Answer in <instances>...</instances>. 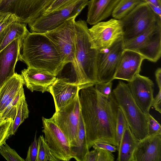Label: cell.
<instances>
[{
    "instance_id": "6da1fadb",
    "label": "cell",
    "mask_w": 161,
    "mask_h": 161,
    "mask_svg": "<svg viewBox=\"0 0 161 161\" xmlns=\"http://www.w3.org/2000/svg\"><path fill=\"white\" fill-rule=\"evenodd\" d=\"M81 112L88 147L97 141L117 146L116 126L119 108L112 92L108 97L98 92L94 86L80 91Z\"/></svg>"
},
{
    "instance_id": "7a4b0ae2",
    "label": "cell",
    "mask_w": 161,
    "mask_h": 161,
    "mask_svg": "<svg viewBox=\"0 0 161 161\" xmlns=\"http://www.w3.org/2000/svg\"><path fill=\"white\" fill-rule=\"evenodd\" d=\"M21 48L19 60L28 67L57 76L65 65L55 45L44 33L29 32L23 40Z\"/></svg>"
},
{
    "instance_id": "3957f363",
    "label": "cell",
    "mask_w": 161,
    "mask_h": 161,
    "mask_svg": "<svg viewBox=\"0 0 161 161\" xmlns=\"http://www.w3.org/2000/svg\"><path fill=\"white\" fill-rule=\"evenodd\" d=\"M98 53L94 47L86 22L76 21L75 61L72 66L76 76L74 82L83 88L98 82Z\"/></svg>"
},
{
    "instance_id": "277c9868",
    "label": "cell",
    "mask_w": 161,
    "mask_h": 161,
    "mask_svg": "<svg viewBox=\"0 0 161 161\" xmlns=\"http://www.w3.org/2000/svg\"><path fill=\"white\" fill-rule=\"evenodd\" d=\"M112 92L133 133L139 140L147 136V114L136 103L128 84L119 81Z\"/></svg>"
},
{
    "instance_id": "5b68a950",
    "label": "cell",
    "mask_w": 161,
    "mask_h": 161,
    "mask_svg": "<svg viewBox=\"0 0 161 161\" xmlns=\"http://www.w3.org/2000/svg\"><path fill=\"white\" fill-rule=\"evenodd\" d=\"M88 0H77L62 8L42 14L28 24L31 32L45 33L57 28L68 19L76 17L87 5Z\"/></svg>"
},
{
    "instance_id": "8992f818",
    "label": "cell",
    "mask_w": 161,
    "mask_h": 161,
    "mask_svg": "<svg viewBox=\"0 0 161 161\" xmlns=\"http://www.w3.org/2000/svg\"><path fill=\"white\" fill-rule=\"evenodd\" d=\"M160 19L161 17L156 14L147 3L140 4L120 19L124 42L136 37Z\"/></svg>"
},
{
    "instance_id": "52a82bcc",
    "label": "cell",
    "mask_w": 161,
    "mask_h": 161,
    "mask_svg": "<svg viewBox=\"0 0 161 161\" xmlns=\"http://www.w3.org/2000/svg\"><path fill=\"white\" fill-rule=\"evenodd\" d=\"M76 17L69 18L59 26L44 33L53 43L65 65L75 61Z\"/></svg>"
},
{
    "instance_id": "ba28073f",
    "label": "cell",
    "mask_w": 161,
    "mask_h": 161,
    "mask_svg": "<svg viewBox=\"0 0 161 161\" xmlns=\"http://www.w3.org/2000/svg\"><path fill=\"white\" fill-rule=\"evenodd\" d=\"M80 112L79 93L70 102L55 110L51 117L66 136L70 146L77 137Z\"/></svg>"
},
{
    "instance_id": "9c48e42d",
    "label": "cell",
    "mask_w": 161,
    "mask_h": 161,
    "mask_svg": "<svg viewBox=\"0 0 161 161\" xmlns=\"http://www.w3.org/2000/svg\"><path fill=\"white\" fill-rule=\"evenodd\" d=\"M93 25L89 31L94 47L98 51L109 48L123 38L124 29L120 20L112 18Z\"/></svg>"
},
{
    "instance_id": "30bf717a",
    "label": "cell",
    "mask_w": 161,
    "mask_h": 161,
    "mask_svg": "<svg viewBox=\"0 0 161 161\" xmlns=\"http://www.w3.org/2000/svg\"><path fill=\"white\" fill-rule=\"evenodd\" d=\"M42 119L44 139L53 156L58 161L73 158L69 141L52 118Z\"/></svg>"
},
{
    "instance_id": "8fae6325",
    "label": "cell",
    "mask_w": 161,
    "mask_h": 161,
    "mask_svg": "<svg viewBox=\"0 0 161 161\" xmlns=\"http://www.w3.org/2000/svg\"><path fill=\"white\" fill-rule=\"evenodd\" d=\"M123 38L105 52H99L97 67L98 82L112 81L119 64L124 49Z\"/></svg>"
},
{
    "instance_id": "7c38bea8",
    "label": "cell",
    "mask_w": 161,
    "mask_h": 161,
    "mask_svg": "<svg viewBox=\"0 0 161 161\" xmlns=\"http://www.w3.org/2000/svg\"><path fill=\"white\" fill-rule=\"evenodd\" d=\"M19 22L26 25L42 15L55 0H6Z\"/></svg>"
},
{
    "instance_id": "4fadbf2b",
    "label": "cell",
    "mask_w": 161,
    "mask_h": 161,
    "mask_svg": "<svg viewBox=\"0 0 161 161\" xmlns=\"http://www.w3.org/2000/svg\"><path fill=\"white\" fill-rule=\"evenodd\" d=\"M127 84L138 106L145 114L149 113L154 98L153 81L139 74Z\"/></svg>"
},
{
    "instance_id": "5bb4252c",
    "label": "cell",
    "mask_w": 161,
    "mask_h": 161,
    "mask_svg": "<svg viewBox=\"0 0 161 161\" xmlns=\"http://www.w3.org/2000/svg\"><path fill=\"white\" fill-rule=\"evenodd\" d=\"M23 40H14L0 51V88L15 74Z\"/></svg>"
},
{
    "instance_id": "9a60e30c",
    "label": "cell",
    "mask_w": 161,
    "mask_h": 161,
    "mask_svg": "<svg viewBox=\"0 0 161 161\" xmlns=\"http://www.w3.org/2000/svg\"><path fill=\"white\" fill-rule=\"evenodd\" d=\"M25 85L31 92H49L57 76L46 70L27 67L21 71Z\"/></svg>"
},
{
    "instance_id": "2e32d148",
    "label": "cell",
    "mask_w": 161,
    "mask_h": 161,
    "mask_svg": "<svg viewBox=\"0 0 161 161\" xmlns=\"http://www.w3.org/2000/svg\"><path fill=\"white\" fill-rule=\"evenodd\" d=\"M144 59L143 57L136 51L124 50L114 79L128 82L131 81L139 74Z\"/></svg>"
},
{
    "instance_id": "e0dca14e",
    "label": "cell",
    "mask_w": 161,
    "mask_h": 161,
    "mask_svg": "<svg viewBox=\"0 0 161 161\" xmlns=\"http://www.w3.org/2000/svg\"><path fill=\"white\" fill-rule=\"evenodd\" d=\"M83 88L75 82L57 78L49 91L53 98L55 110L70 102Z\"/></svg>"
},
{
    "instance_id": "ac0fdd59",
    "label": "cell",
    "mask_w": 161,
    "mask_h": 161,
    "mask_svg": "<svg viewBox=\"0 0 161 161\" xmlns=\"http://www.w3.org/2000/svg\"><path fill=\"white\" fill-rule=\"evenodd\" d=\"M133 161H161V134L140 140Z\"/></svg>"
},
{
    "instance_id": "d6986e66",
    "label": "cell",
    "mask_w": 161,
    "mask_h": 161,
    "mask_svg": "<svg viewBox=\"0 0 161 161\" xmlns=\"http://www.w3.org/2000/svg\"><path fill=\"white\" fill-rule=\"evenodd\" d=\"M120 0H90L87 4V23L94 25L112 15Z\"/></svg>"
},
{
    "instance_id": "ffe728a7",
    "label": "cell",
    "mask_w": 161,
    "mask_h": 161,
    "mask_svg": "<svg viewBox=\"0 0 161 161\" xmlns=\"http://www.w3.org/2000/svg\"><path fill=\"white\" fill-rule=\"evenodd\" d=\"M24 85L22 75L15 73L0 88V116Z\"/></svg>"
},
{
    "instance_id": "44dd1931",
    "label": "cell",
    "mask_w": 161,
    "mask_h": 161,
    "mask_svg": "<svg viewBox=\"0 0 161 161\" xmlns=\"http://www.w3.org/2000/svg\"><path fill=\"white\" fill-rule=\"evenodd\" d=\"M140 140L133 133L127 123L119 147L117 161H133L135 151Z\"/></svg>"
},
{
    "instance_id": "7402d4cb",
    "label": "cell",
    "mask_w": 161,
    "mask_h": 161,
    "mask_svg": "<svg viewBox=\"0 0 161 161\" xmlns=\"http://www.w3.org/2000/svg\"><path fill=\"white\" fill-rule=\"evenodd\" d=\"M29 32L26 24L18 21L12 23L0 35V51L14 40L23 41Z\"/></svg>"
},
{
    "instance_id": "603a6c76",
    "label": "cell",
    "mask_w": 161,
    "mask_h": 161,
    "mask_svg": "<svg viewBox=\"0 0 161 161\" xmlns=\"http://www.w3.org/2000/svg\"><path fill=\"white\" fill-rule=\"evenodd\" d=\"M70 147L73 158L77 161H83L86 154L89 151L81 112L77 137L74 143L70 146Z\"/></svg>"
},
{
    "instance_id": "cb8c5ba5",
    "label": "cell",
    "mask_w": 161,
    "mask_h": 161,
    "mask_svg": "<svg viewBox=\"0 0 161 161\" xmlns=\"http://www.w3.org/2000/svg\"><path fill=\"white\" fill-rule=\"evenodd\" d=\"M135 51L144 59L153 62H157L161 55V30Z\"/></svg>"
},
{
    "instance_id": "d4e9b609",
    "label": "cell",
    "mask_w": 161,
    "mask_h": 161,
    "mask_svg": "<svg viewBox=\"0 0 161 161\" xmlns=\"http://www.w3.org/2000/svg\"><path fill=\"white\" fill-rule=\"evenodd\" d=\"M161 30V19L136 37L124 42V50L136 51Z\"/></svg>"
},
{
    "instance_id": "484cf974",
    "label": "cell",
    "mask_w": 161,
    "mask_h": 161,
    "mask_svg": "<svg viewBox=\"0 0 161 161\" xmlns=\"http://www.w3.org/2000/svg\"><path fill=\"white\" fill-rule=\"evenodd\" d=\"M29 114V110L25 95L18 104L16 114L10 129V135L14 134L20 125L28 117Z\"/></svg>"
},
{
    "instance_id": "4316f807",
    "label": "cell",
    "mask_w": 161,
    "mask_h": 161,
    "mask_svg": "<svg viewBox=\"0 0 161 161\" xmlns=\"http://www.w3.org/2000/svg\"><path fill=\"white\" fill-rule=\"evenodd\" d=\"M143 0H120L112 12L114 18L120 20L140 4Z\"/></svg>"
},
{
    "instance_id": "83f0119b",
    "label": "cell",
    "mask_w": 161,
    "mask_h": 161,
    "mask_svg": "<svg viewBox=\"0 0 161 161\" xmlns=\"http://www.w3.org/2000/svg\"><path fill=\"white\" fill-rule=\"evenodd\" d=\"M23 86L20 89L17 95L4 109L0 116V122L6 119L11 118L13 120L16 116L18 104L22 97L25 96Z\"/></svg>"
},
{
    "instance_id": "f1b7e54d",
    "label": "cell",
    "mask_w": 161,
    "mask_h": 161,
    "mask_svg": "<svg viewBox=\"0 0 161 161\" xmlns=\"http://www.w3.org/2000/svg\"><path fill=\"white\" fill-rule=\"evenodd\" d=\"M37 142L38 152L36 161H58L51 153L43 135L39 136Z\"/></svg>"
},
{
    "instance_id": "f546056e",
    "label": "cell",
    "mask_w": 161,
    "mask_h": 161,
    "mask_svg": "<svg viewBox=\"0 0 161 161\" xmlns=\"http://www.w3.org/2000/svg\"><path fill=\"white\" fill-rule=\"evenodd\" d=\"M127 124V123L123 113L119 108L118 111L116 126L117 149L120 144Z\"/></svg>"
},
{
    "instance_id": "4dcf8cb0",
    "label": "cell",
    "mask_w": 161,
    "mask_h": 161,
    "mask_svg": "<svg viewBox=\"0 0 161 161\" xmlns=\"http://www.w3.org/2000/svg\"><path fill=\"white\" fill-rule=\"evenodd\" d=\"M0 153L8 161H24L16 151L5 143L0 147Z\"/></svg>"
},
{
    "instance_id": "1f68e13d",
    "label": "cell",
    "mask_w": 161,
    "mask_h": 161,
    "mask_svg": "<svg viewBox=\"0 0 161 161\" xmlns=\"http://www.w3.org/2000/svg\"><path fill=\"white\" fill-rule=\"evenodd\" d=\"M13 120L10 118L0 122V147L6 143V141L11 136L10 129Z\"/></svg>"
},
{
    "instance_id": "d6a6232c",
    "label": "cell",
    "mask_w": 161,
    "mask_h": 161,
    "mask_svg": "<svg viewBox=\"0 0 161 161\" xmlns=\"http://www.w3.org/2000/svg\"><path fill=\"white\" fill-rule=\"evenodd\" d=\"M147 136H150L161 134L160 124L149 113L147 114Z\"/></svg>"
},
{
    "instance_id": "836d02e7",
    "label": "cell",
    "mask_w": 161,
    "mask_h": 161,
    "mask_svg": "<svg viewBox=\"0 0 161 161\" xmlns=\"http://www.w3.org/2000/svg\"><path fill=\"white\" fill-rule=\"evenodd\" d=\"M15 21L18 22L14 14L9 12H0V35L9 25Z\"/></svg>"
},
{
    "instance_id": "e575fe53",
    "label": "cell",
    "mask_w": 161,
    "mask_h": 161,
    "mask_svg": "<svg viewBox=\"0 0 161 161\" xmlns=\"http://www.w3.org/2000/svg\"><path fill=\"white\" fill-rule=\"evenodd\" d=\"M113 83L112 81L100 82L95 84V87L99 93L106 97H108L112 93Z\"/></svg>"
},
{
    "instance_id": "d590c367",
    "label": "cell",
    "mask_w": 161,
    "mask_h": 161,
    "mask_svg": "<svg viewBox=\"0 0 161 161\" xmlns=\"http://www.w3.org/2000/svg\"><path fill=\"white\" fill-rule=\"evenodd\" d=\"M38 152V146L36 140V132L33 141L29 147L25 161H36Z\"/></svg>"
},
{
    "instance_id": "8d00e7d4",
    "label": "cell",
    "mask_w": 161,
    "mask_h": 161,
    "mask_svg": "<svg viewBox=\"0 0 161 161\" xmlns=\"http://www.w3.org/2000/svg\"><path fill=\"white\" fill-rule=\"evenodd\" d=\"M76 0H55L46 10L43 14L63 8L74 3Z\"/></svg>"
},
{
    "instance_id": "74e56055",
    "label": "cell",
    "mask_w": 161,
    "mask_h": 161,
    "mask_svg": "<svg viewBox=\"0 0 161 161\" xmlns=\"http://www.w3.org/2000/svg\"><path fill=\"white\" fill-rule=\"evenodd\" d=\"M92 147L94 149L96 150L103 149L111 153L115 152L117 150L116 146L108 143L101 141L95 142Z\"/></svg>"
},
{
    "instance_id": "f35d334b",
    "label": "cell",
    "mask_w": 161,
    "mask_h": 161,
    "mask_svg": "<svg viewBox=\"0 0 161 161\" xmlns=\"http://www.w3.org/2000/svg\"><path fill=\"white\" fill-rule=\"evenodd\" d=\"M97 150L98 151L97 161H114V156L112 153L103 149Z\"/></svg>"
},
{
    "instance_id": "ab89813d",
    "label": "cell",
    "mask_w": 161,
    "mask_h": 161,
    "mask_svg": "<svg viewBox=\"0 0 161 161\" xmlns=\"http://www.w3.org/2000/svg\"><path fill=\"white\" fill-rule=\"evenodd\" d=\"M152 106L160 114L161 113V89H159L158 93L153 98Z\"/></svg>"
},
{
    "instance_id": "60d3db41",
    "label": "cell",
    "mask_w": 161,
    "mask_h": 161,
    "mask_svg": "<svg viewBox=\"0 0 161 161\" xmlns=\"http://www.w3.org/2000/svg\"><path fill=\"white\" fill-rule=\"evenodd\" d=\"M98 151L95 149L89 151L85 155L83 161H97Z\"/></svg>"
},
{
    "instance_id": "b9f144b4",
    "label": "cell",
    "mask_w": 161,
    "mask_h": 161,
    "mask_svg": "<svg viewBox=\"0 0 161 161\" xmlns=\"http://www.w3.org/2000/svg\"><path fill=\"white\" fill-rule=\"evenodd\" d=\"M147 3L156 14L161 17V7L157 6L150 3Z\"/></svg>"
},
{
    "instance_id": "7bdbcfd3",
    "label": "cell",
    "mask_w": 161,
    "mask_h": 161,
    "mask_svg": "<svg viewBox=\"0 0 161 161\" xmlns=\"http://www.w3.org/2000/svg\"><path fill=\"white\" fill-rule=\"evenodd\" d=\"M156 82L159 88L161 89V68H158L155 73Z\"/></svg>"
},
{
    "instance_id": "ee69618b",
    "label": "cell",
    "mask_w": 161,
    "mask_h": 161,
    "mask_svg": "<svg viewBox=\"0 0 161 161\" xmlns=\"http://www.w3.org/2000/svg\"><path fill=\"white\" fill-rule=\"evenodd\" d=\"M146 3H150L158 6L161 7V0H143Z\"/></svg>"
}]
</instances>
